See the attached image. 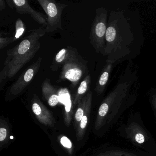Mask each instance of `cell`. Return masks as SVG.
Segmentation results:
<instances>
[{"label": "cell", "mask_w": 156, "mask_h": 156, "mask_svg": "<svg viewBox=\"0 0 156 156\" xmlns=\"http://www.w3.org/2000/svg\"><path fill=\"white\" fill-rule=\"evenodd\" d=\"M136 81V73L129 64L115 86L101 103L95 121V130L109 129L124 111L134 104L137 94L133 88Z\"/></svg>", "instance_id": "cell-1"}, {"label": "cell", "mask_w": 156, "mask_h": 156, "mask_svg": "<svg viewBox=\"0 0 156 156\" xmlns=\"http://www.w3.org/2000/svg\"><path fill=\"white\" fill-rule=\"evenodd\" d=\"M135 36L130 23L122 11H111L108 21L103 55L115 63L127 59L132 51Z\"/></svg>", "instance_id": "cell-2"}, {"label": "cell", "mask_w": 156, "mask_h": 156, "mask_svg": "<svg viewBox=\"0 0 156 156\" xmlns=\"http://www.w3.org/2000/svg\"><path fill=\"white\" fill-rule=\"evenodd\" d=\"M43 28L32 30L16 46L8 50L4 66L0 73L1 89L7 80L14 77L17 73L33 59L41 47L40 40L45 35Z\"/></svg>", "instance_id": "cell-3"}, {"label": "cell", "mask_w": 156, "mask_h": 156, "mask_svg": "<svg viewBox=\"0 0 156 156\" xmlns=\"http://www.w3.org/2000/svg\"><path fill=\"white\" fill-rule=\"evenodd\" d=\"M118 130L120 136L135 147L150 154L156 155V141L137 112L130 115L126 123L120 125Z\"/></svg>", "instance_id": "cell-4"}, {"label": "cell", "mask_w": 156, "mask_h": 156, "mask_svg": "<svg viewBox=\"0 0 156 156\" xmlns=\"http://www.w3.org/2000/svg\"><path fill=\"white\" fill-rule=\"evenodd\" d=\"M87 61L85 60L78 51L62 66L59 82L67 80L74 88L88 72Z\"/></svg>", "instance_id": "cell-5"}, {"label": "cell", "mask_w": 156, "mask_h": 156, "mask_svg": "<svg viewBox=\"0 0 156 156\" xmlns=\"http://www.w3.org/2000/svg\"><path fill=\"white\" fill-rule=\"evenodd\" d=\"M108 11L104 8L97 9L90 31V43L98 53L104 55L107 29Z\"/></svg>", "instance_id": "cell-6"}, {"label": "cell", "mask_w": 156, "mask_h": 156, "mask_svg": "<svg viewBox=\"0 0 156 156\" xmlns=\"http://www.w3.org/2000/svg\"><path fill=\"white\" fill-rule=\"evenodd\" d=\"M37 2L47 15L45 32L51 33L58 29L62 30V13L67 5L53 0H38Z\"/></svg>", "instance_id": "cell-7"}, {"label": "cell", "mask_w": 156, "mask_h": 156, "mask_svg": "<svg viewBox=\"0 0 156 156\" xmlns=\"http://www.w3.org/2000/svg\"><path fill=\"white\" fill-rule=\"evenodd\" d=\"M42 60V57H39L37 61L30 66L20 76L16 82L9 87L6 96H8L10 98L13 99L20 94L39 72Z\"/></svg>", "instance_id": "cell-8"}, {"label": "cell", "mask_w": 156, "mask_h": 156, "mask_svg": "<svg viewBox=\"0 0 156 156\" xmlns=\"http://www.w3.org/2000/svg\"><path fill=\"white\" fill-rule=\"evenodd\" d=\"M11 9H15L20 14H28L39 24L47 25V20L43 13L38 12L32 9L27 0H6Z\"/></svg>", "instance_id": "cell-9"}, {"label": "cell", "mask_w": 156, "mask_h": 156, "mask_svg": "<svg viewBox=\"0 0 156 156\" xmlns=\"http://www.w3.org/2000/svg\"><path fill=\"white\" fill-rule=\"evenodd\" d=\"M31 104L33 112L40 123L48 126H55V121L52 114L43 104L36 94L33 95Z\"/></svg>", "instance_id": "cell-10"}, {"label": "cell", "mask_w": 156, "mask_h": 156, "mask_svg": "<svg viewBox=\"0 0 156 156\" xmlns=\"http://www.w3.org/2000/svg\"><path fill=\"white\" fill-rule=\"evenodd\" d=\"M60 102L63 104L64 120L66 126H69L74 113V107L73 101L71 98L69 90L66 88H61L59 91Z\"/></svg>", "instance_id": "cell-11"}, {"label": "cell", "mask_w": 156, "mask_h": 156, "mask_svg": "<svg viewBox=\"0 0 156 156\" xmlns=\"http://www.w3.org/2000/svg\"><path fill=\"white\" fill-rule=\"evenodd\" d=\"M43 96L51 107H55L60 102L59 91L51 83L50 79L46 78L41 85Z\"/></svg>", "instance_id": "cell-12"}, {"label": "cell", "mask_w": 156, "mask_h": 156, "mask_svg": "<svg viewBox=\"0 0 156 156\" xmlns=\"http://www.w3.org/2000/svg\"><path fill=\"white\" fill-rule=\"evenodd\" d=\"M75 47L67 46L60 50L55 56L52 61L51 69L53 72L57 71L61 66H62L77 51Z\"/></svg>", "instance_id": "cell-13"}, {"label": "cell", "mask_w": 156, "mask_h": 156, "mask_svg": "<svg viewBox=\"0 0 156 156\" xmlns=\"http://www.w3.org/2000/svg\"><path fill=\"white\" fill-rule=\"evenodd\" d=\"M114 64L115 63L111 61L106 60L95 87V91L98 94H102L105 91Z\"/></svg>", "instance_id": "cell-14"}, {"label": "cell", "mask_w": 156, "mask_h": 156, "mask_svg": "<svg viewBox=\"0 0 156 156\" xmlns=\"http://www.w3.org/2000/svg\"><path fill=\"white\" fill-rule=\"evenodd\" d=\"M93 92L89 90L85 96L81 99L77 105V108L74 115L75 126L77 129L83 116L88 105L92 102Z\"/></svg>", "instance_id": "cell-15"}, {"label": "cell", "mask_w": 156, "mask_h": 156, "mask_svg": "<svg viewBox=\"0 0 156 156\" xmlns=\"http://www.w3.org/2000/svg\"><path fill=\"white\" fill-rule=\"evenodd\" d=\"M91 82L92 80L91 76L90 75H87L80 83L73 100L74 107L77 105L81 99L88 93L91 86Z\"/></svg>", "instance_id": "cell-16"}, {"label": "cell", "mask_w": 156, "mask_h": 156, "mask_svg": "<svg viewBox=\"0 0 156 156\" xmlns=\"http://www.w3.org/2000/svg\"><path fill=\"white\" fill-rule=\"evenodd\" d=\"M92 105V102H91L88 105L87 108L86 110L85 113L83 116L82 118L80 124H79L77 129H76V137L77 141H81L85 134L86 130L87 128L89 118L90 116Z\"/></svg>", "instance_id": "cell-17"}, {"label": "cell", "mask_w": 156, "mask_h": 156, "mask_svg": "<svg viewBox=\"0 0 156 156\" xmlns=\"http://www.w3.org/2000/svg\"><path fill=\"white\" fill-rule=\"evenodd\" d=\"M10 137V130L7 121L2 118L0 119V148L8 143Z\"/></svg>", "instance_id": "cell-18"}, {"label": "cell", "mask_w": 156, "mask_h": 156, "mask_svg": "<svg viewBox=\"0 0 156 156\" xmlns=\"http://www.w3.org/2000/svg\"><path fill=\"white\" fill-rule=\"evenodd\" d=\"M97 156H138L137 155L124 150L114 149L101 152Z\"/></svg>", "instance_id": "cell-19"}, {"label": "cell", "mask_w": 156, "mask_h": 156, "mask_svg": "<svg viewBox=\"0 0 156 156\" xmlns=\"http://www.w3.org/2000/svg\"><path fill=\"white\" fill-rule=\"evenodd\" d=\"M26 25L20 18H18L15 23V34L14 36L15 41L20 39L25 33Z\"/></svg>", "instance_id": "cell-20"}, {"label": "cell", "mask_w": 156, "mask_h": 156, "mask_svg": "<svg viewBox=\"0 0 156 156\" xmlns=\"http://www.w3.org/2000/svg\"><path fill=\"white\" fill-rule=\"evenodd\" d=\"M60 142L62 145L63 147L66 149L67 151L69 152V154H71L73 153V144L69 138H68L66 136H62L60 138Z\"/></svg>", "instance_id": "cell-21"}, {"label": "cell", "mask_w": 156, "mask_h": 156, "mask_svg": "<svg viewBox=\"0 0 156 156\" xmlns=\"http://www.w3.org/2000/svg\"><path fill=\"white\" fill-rule=\"evenodd\" d=\"M149 100L156 119V88H153L150 92Z\"/></svg>", "instance_id": "cell-22"}, {"label": "cell", "mask_w": 156, "mask_h": 156, "mask_svg": "<svg viewBox=\"0 0 156 156\" xmlns=\"http://www.w3.org/2000/svg\"><path fill=\"white\" fill-rule=\"evenodd\" d=\"M15 41L14 37H2L0 36V50H2L7 45Z\"/></svg>", "instance_id": "cell-23"}, {"label": "cell", "mask_w": 156, "mask_h": 156, "mask_svg": "<svg viewBox=\"0 0 156 156\" xmlns=\"http://www.w3.org/2000/svg\"><path fill=\"white\" fill-rule=\"evenodd\" d=\"M6 8V3L4 0H0V11H2Z\"/></svg>", "instance_id": "cell-24"}]
</instances>
